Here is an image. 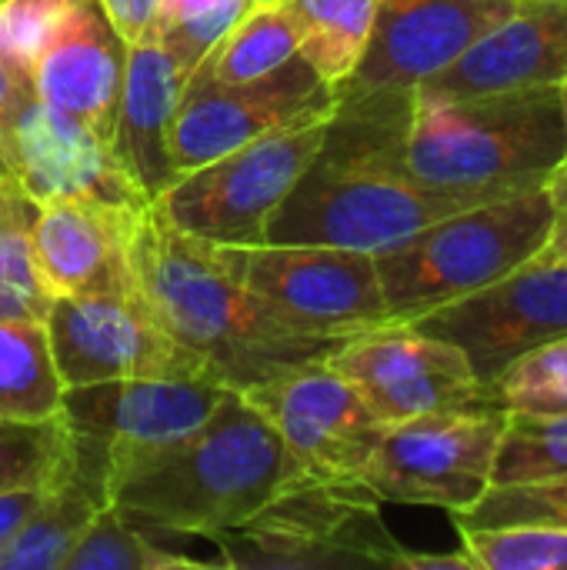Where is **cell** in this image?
<instances>
[{"label":"cell","instance_id":"1","mask_svg":"<svg viewBox=\"0 0 567 570\" xmlns=\"http://www.w3.org/2000/svg\"><path fill=\"white\" fill-rule=\"evenodd\" d=\"M127 264L154 321L224 387L244 391L291 367L324 361L344 344L287 331L231 274L214 244L177 230L154 204L130 227Z\"/></svg>","mask_w":567,"mask_h":570},{"label":"cell","instance_id":"2","mask_svg":"<svg viewBox=\"0 0 567 570\" xmlns=\"http://www.w3.org/2000/svg\"><path fill=\"white\" fill-rule=\"evenodd\" d=\"M294 474L281 434L231 387L201 431L134 464L110 504L150 534L214 541L251 521Z\"/></svg>","mask_w":567,"mask_h":570},{"label":"cell","instance_id":"3","mask_svg":"<svg viewBox=\"0 0 567 570\" xmlns=\"http://www.w3.org/2000/svg\"><path fill=\"white\" fill-rule=\"evenodd\" d=\"M561 160L558 87L465 100L414 97L401 144V170L411 180L468 204L548 187Z\"/></svg>","mask_w":567,"mask_h":570},{"label":"cell","instance_id":"4","mask_svg":"<svg viewBox=\"0 0 567 570\" xmlns=\"http://www.w3.org/2000/svg\"><path fill=\"white\" fill-rule=\"evenodd\" d=\"M551 220V194L538 187L438 217L378 254L374 264L391 324L481 291L535 261L548 247Z\"/></svg>","mask_w":567,"mask_h":570},{"label":"cell","instance_id":"5","mask_svg":"<svg viewBox=\"0 0 567 570\" xmlns=\"http://www.w3.org/2000/svg\"><path fill=\"white\" fill-rule=\"evenodd\" d=\"M214 541L221 564L234 570H401L404 554L364 481L311 474H294L251 521Z\"/></svg>","mask_w":567,"mask_h":570},{"label":"cell","instance_id":"6","mask_svg":"<svg viewBox=\"0 0 567 570\" xmlns=\"http://www.w3.org/2000/svg\"><path fill=\"white\" fill-rule=\"evenodd\" d=\"M465 207L475 204L421 187L401 167L341 160L317 150L271 214L261 244H317L378 257Z\"/></svg>","mask_w":567,"mask_h":570},{"label":"cell","instance_id":"7","mask_svg":"<svg viewBox=\"0 0 567 570\" xmlns=\"http://www.w3.org/2000/svg\"><path fill=\"white\" fill-rule=\"evenodd\" d=\"M227 391L214 377H127L67 387L60 417L70 434V471L110 504L114 484L134 464L201 431Z\"/></svg>","mask_w":567,"mask_h":570},{"label":"cell","instance_id":"8","mask_svg":"<svg viewBox=\"0 0 567 570\" xmlns=\"http://www.w3.org/2000/svg\"><path fill=\"white\" fill-rule=\"evenodd\" d=\"M328 120L331 114L271 130L204 167L184 170L154 200V207L177 230L204 244H261L271 214L317 157Z\"/></svg>","mask_w":567,"mask_h":570},{"label":"cell","instance_id":"9","mask_svg":"<svg viewBox=\"0 0 567 570\" xmlns=\"http://www.w3.org/2000/svg\"><path fill=\"white\" fill-rule=\"evenodd\" d=\"M231 274L287 331L321 341L391 324L374 254L317 244L217 247Z\"/></svg>","mask_w":567,"mask_h":570},{"label":"cell","instance_id":"10","mask_svg":"<svg viewBox=\"0 0 567 570\" xmlns=\"http://www.w3.org/2000/svg\"><path fill=\"white\" fill-rule=\"evenodd\" d=\"M43 331L63 391L127 377H214L167 337L137 284L124 291L57 294Z\"/></svg>","mask_w":567,"mask_h":570},{"label":"cell","instance_id":"11","mask_svg":"<svg viewBox=\"0 0 567 570\" xmlns=\"http://www.w3.org/2000/svg\"><path fill=\"white\" fill-rule=\"evenodd\" d=\"M505 411H448L388 424L361 481L394 504L461 514L491 488Z\"/></svg>","mask_w":567,"mask_h":570},{"label":"cell","instance_id":"12","mask_svg":"<svg viewBox=\"0 0 567 570\" xmlns=\"http://www.w3.org/2000/svg\"><path fill=\"white\" fill-rule=\"evenodd\" d=\"M334 104L338 90L301 53L251 83H217L204 70H190L167 134L170 167L177 174L204 167L271 130L328 117Z\"/></svg>","mask_w":567,"mask_h":570},{"label":"cell","instance_id":"13","mask_svg":"<svg viewBox=\"0 0 567 570\" xmlns=\"http://www.w3.org/2000/svg\"><path fill=\"white\" fill-rule=\"evenodd\" d=\"M324 364L348 377L384 424L448 411H501L461 347L408 324L354 334Z\"/></svg>","mask_w":567,"mask_h":570},{"label":"cell","instance_id":"14","mask_svg":"<svg viewBox=\"0 0 567 570\" xmlns=\"http://www.w3.org/2000/svg\"><path fill=\"white\" fill-rule=\"evenodd\" d=\"M241 397L281 434L291 468L311 478L361 481L388 431L361 391L324 361L251 384Z\"/></svg>","mask_w":567,"mask_h":570},{"label":"cell","instance_id":"15","mask_svg":"<svg viewBox=\"0 0 567 570\" xmlns=\"http://www.w3.org/2000/svg\"><path fill=\"white\" fill-rule=\"evenodd\" d=\"M404 324L461 347L478 381L491 387L525 351L567 337V264L535 257L501 281Z\"/></svg>","mask_w":567,"mask_h":570},{"label":"cell","instance_id":"16","mask_svg":"<svg viewBox=\"0 0 567 570\" xmlns=\"http://www.w3.org/2000/svg\"><path fill=\"white\" fill-rule=\"evenodd\" d=\"M0 150L7 174L33 204L87 200L137 214L147 207L110 144L74 114L23 94L0 117Z\"/></svg>","mask_w":567,"mask_h":570},{"label":"cell","instance_id":"17","mask_svg":"<svg viewBox=\"0 0 567 570\" xmlns=\"http://www.w3.org/2000/svg\"><path fill=\"white\" fill-rule=\"evenodd\" d=\"M515 7L518 0H381L371 40L338 90H414Z\"/></svg>","mask_w":567,"mask_h":570},{"label":"cell","instance_id":"18","mask_svg":"<svg viewBox=\"0 0 567 570\" xmlns=\"http://www.w3.org/2000/svg\"><path fill=\"white\" fill-rule=\"evenodd\" d=\"M567 80V3H518L454 63L414 87L424 100L558 87Z\"/></svg>","mask_w":567,"mask_h":570},{"label":"cell","instance_id":"19","mask_svg":"<svg viewBox=\"0 0 567 570\" xmlns=\"http://www.w3.org/2000/svg\"><path fill=\"white\" fill-rule=\"evenodd\" d=\"M127 43L117 37L97 0H77L53 40L33 63V97L74 114L110 144L124 87Z\"/></svg>","mask_w":567,"mask_h":570},{"label":"cell","instance_id":"20","mask_svg":"<svg viewBox=\"0 0 567 570\" xmlns=\"http://www.w3.org/2000/svg\"><path fill=\"white\" fill-rule=\"evenodd\" d=\"M137 214L97 207L87 200L37 204L30 224V250L53 297L134 287L127 237Z\"/></svg>","mask_w":567,"mask_h":570},{"label":"cell","instance_id":"21","mask_svg":"<svg viewBox=\"0 0 567 570\" xmlns=\"http://www.w3.org/2000/svg\"><path fill=\"white\" fill-rule=\"evenodd\" d=\"M184 83L187 73L157 37H144L127 47L110 150L147 204H154L177 177L167 157V134Z\"/></svg>","mask_w":567,"mask_h":570},{"label":"cell","instance_id":"22","mask_svg":"<svg viewBox=\"0 0 567 570\" xmlns=\"http://www.w3.org/2000/svg\"><path fill=\"white\" fill-rule=\"evenodd\" d=\"M100 508H107V501L70 471L47 491L30 521L0 551V570H63L67 554Z\"/></svg>","mask_w":567,"mask_h":570},{"label":"cell","instance_id":"23","mask_svg":"<svg viewBox=\"0 0 567 570\" xmlns=\"http://www.w3.org/2000/svg\"><path fill=\"white\" fill-rule=\"evenodd\" d=\"M297 23L301 57L334 90L354 73L381 0H277Z\"/></svg>","mask_w":567,"mask_h":570},{"label":"cell","instance_id":"24","mask_svg":"<svg viewBox=\"0 0 567 570\" xmlns=\"http://www.w3.org/2000/svg\"><path fill=\"white\" fill-rule=\"evenodd\" d=\"M301 53L294 17L277 0H257L227 37L194 67L217 83H251Z\"/></svg>","mask_w":567,"mask_h":570},{"label":"cell","instance_id":"25","mask_svg":"<svg viewBox=\"0 0 567 570\" xmlns=\"http://www.w3.org/2000/svg\"><path fill=\"white\" fill-rule=\"evenodd\" d=\"M63 384L43 324H0V414L40 421L60 411Z\"/></svg>","mask_w":567,"mask_h":570},{"label":"cell","instance_id":"26","mask_svg":"<svg viewBox=\"0 0 567 570\" xmlns=\"http://www.w3.org/2000/svg\"><path fill=\"white\" fill-rule=\"evenodd\" d=\"M217 564L164 551L160 544H154L150 531L130 524L114 504H107L94 514V521L67 554L63 570H204Z\"/></svg>","mask_w":567,"mask_h":570},{"label":"cell","instance_id":"27","mask_svg":"<svg viewBox=\"0 0 567 570\" xmlns=\"http://www.w3.org/2000/svg\"><path fill=\"white\" fill-rule=\"evenodd\" d=\"M70 474V434L60 417H3L0 414V491L53 488Z\"/></svg>","mask_w":567,"mask_h":570},{"label":"cell","instance_id":"28","mask_svg":"<svg viewBox=\"0 0 567 570\" xmlns=\"http://www.w3.org/2000/svg\"><path fill=\"white\" fill-rule=\"evenodd\" d=\"M567 474V414H505L491 484Z\"/></svg>","mask_w":567,"mask_h":570},{"label":"cell","instance_id":"29","mask_svg":"<svg viewBox=\"0 0 567 570\" xmlns=\"http://www.w3.org/2000/svg\"><path fill=\"white\" fill-rule=\"evenodd\" d=\"M254 3L257 0H160L154 37L190 77Z\"/></svg>","mask_w":567,"mask_h":570},{"label":"cell","instance_id":"30","mask_svg":"<svg viewBox=\"0 0 567 570\" xmlns=\"http://www.w3.org/2000/svg\"><path fill=\"white\" fill-rule=\"evenodd\" d=\"M491 391L505 414H567V337L515 357Z\"/></svg>","mask_w":567,"mask_h":570},{"label":"cell","instance_id":"31","mask_svg":"<svg viewBox=\"0 0 567 570\" xmlns=\"http://www.w3.org/2000/svg\"><path fill=\"white\" fill-rule=\"evenodd\" d=\"M458 531L471 528H565L567 531V474L525 481V484H491L481 501L461 514H451Z\"/></svg>","mask_w":567,"mask_h":570},{"label":"cell","instance_id":"32","mask_svg":"<svg viewBox=\"0 0 567 570\" xmlns=\"http://www.w3.org/2000/svg\"><path fill=\"white\" fill-rule=\"evenodd\" d=\"M478 570H567L565 528H471L458 531Z\"/></svg>","mask_w":567,"mask_h":570},{"label":"cell","instance_id":"33","mask_svg":"<svg viewBox=\"0 0 567 570\" xmlns=\"http://www.w3.org/2000/svg\"><path fill=\"white\" fill-rule=\"evenodd\" d=\"M30 224L33 217L0 227V324H43L53 304L30 250Z\"/></svg>","mask_w":567,"mask_h":570},{"label":"cell","instance_id":"34","mask_svg":"<svg viewBox=\"0 0 567 570\" xmlns=\"http://www.w3.org/2000/svg\"><path fill=\"white\" fill-rule=\"evenodd\" d=\"M77 0H0V67L30 90V73L43 47L60 30Z\"/></svg>","mask_w":567,"mask_h":570},{"label":"cell","instance_id":"35","mask_svg":"<svg viewBox=\"0 0 567 570\" xmlns=\"http://www.w3.org/2000/svg\"><path fill=\"white\" fill-rule=\"evenodd\" d=\"M97 7L127 47L144 37H154L157 30L160 0H97Z\"/></svg>","mask_w":567,"mask_h":570},{"label":"cell","instance_id":"36","mask_svg":"<svg viewBox=\"0 0 567 570\" xmlns=\"http://www.w3.org/2000/svg\"><path fill=\"white\" fill-rule=\"evenodd\" d=\"M50 488H7L0 491V551L17 538V531L30 521Z\"/></svg>","mask_w":567,"mask_h":570},{"label":"cell","instance_id":"37","mask_svg":"<svg viewBox=\"0 0 567 570\" xmlns=\"http://www.w3.org/2000/svg\"><path fill=\"white\" fill-rule=\"evenodd\" d=\"M548 194H551L555 220H551L548 247H545L538 257H548V261L567 264V164H561V167L551 174V180H548Z\"/></svg>","mask_w":567,"mask_h":570},{"label":"cell","instance_id":"38","mask_svg":"<svg viewBox=\"0 0 567 570\" xmlns=\"http://www.w3.org/2000/svg\"><path fill=\"white\" fill-rule=\"evenodd\" d=\"M401 570H478V564L468 551H461V554H418V551L404 548Z\"/></svg>","mask_w":567,"mask_h":570},{"label":"cell","instance_id":"39","mask_svg":"<svg viewBox=\"0 0 567 570\" xmlns=\"http://www.w3.org/2000/svg\"><path fill=\"white\" fill-rule=\"evenodd\" d=\"M558 97H561V120H565V160L561 164H567V80L558 83Z\"/></svg>","mask_w":567,"mask_h":570},{"label":"cell","instance_id":"40","mask_svg":"<svg viewBox=\"0 0 567 570\" xmlns=\"http://www.w3.org/2000/svg\"><path fill=\"white\" fill-rule=\"evenodd\" d=\"M518 3H567V0H518Z\"/></svg>","mask_w":567,"mask_h":570},{"label":"cell","instance_id":"41","mask_svg":"<svg viewBox=\"0 0 567 570\" xmlns=\"http://www.w3.org/2000/svg\"><path fill=\"white\" fill-rule=\"evenodd\" d=\"M0 174H7V164H3V150H0Z\"/></svg>","mask_w":567,"mask_h":570}]
</instances>
